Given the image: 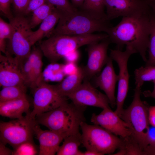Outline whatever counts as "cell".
I'll return each mask as SVG.
<instances>
[{"instance_id": "6da1fadb", "label": "cell", "mask_w": 155, "mask_h": 155, "mask_svg": "<svg viewBox=\"0 0 155 155\" xmlns=\"http://www.w3.org/2000/svg\"><path fill=\"white\" fill-rule=\"evenodd\" d=\"M152 12L141 16L123 17L118 24L110 27L106 33L111 42L116 44L117 49L121 50L125 45L131 47L146 62Z\"/></svg>"}, {"instance_id": "7a4b0ae2", "label": "cell", "mask_w": 155, "mask_h": 155, "mask_svg": "<svg viewBox=\"0 0 155 155\" xmlns=\"http://www.w3.org/2000/svg\"><path fill=\"white\" fill-rule=\"evenodd\" d=\"M86 106L68 102L36 118L39 124L60 135L64 139L79 132L81 124L85 121L84 112Z\"/></svg>"}, {"instance_id": "3957f363", "label": "cell", "mask_w": 155, "mask_h": 155, "mask_svg": "<svg viewBox=\"0 0 155 155\" xmlns=\"http://www.w3.org/2000/svg\"><path fill=\"white\" fill-rule=\"evenodd\" d=\"M59 11V19L52 35H83L96 32L106 33L112 26L106 18L87 11L81 9L71 12Z\"/></svg>"}, {"instance_id": "277c9868", "label": "cell", "mask_w": 155, "mask_h": 155, "mask_svg": "<svg viewBox=\"0 0 155 155\" xmlns=\"http://www.w3.org/2000/svg\"><path fill=\"white\" fill-rule=\"evenodd\" d=\"M108 37L106 33L77 35L53 34L46 40L40 41L39 47L49 61L54 63L82 46L99 42Z\"/></svg>"}, {"instance_id": "5b68a950", "label": "cell", "mask_w": 155, "mask_h": 155, "mask_svg": "<svg viewBox=\"0 0 155 155\" xmlns=\"http://www.w3.org/2000/svg\"><path fill=\"white\" fill-rule=\"evenodd\" d=\"M141 87L136 86L133 101L129 106L123 110L119 117L128 125L131 136L144 151L147 146L146 135L150 125L148 110L150 106L140 98Z\"/></svg>"}, {"instance_id": "8992f818", "label": "cell", "mask_w": 155, "mask_h": 155, "mask_svg": "<svg viewBox=\"0 0 155 155\" xmlns=\"http://www.w3.org/2000/svg\"><path fill=\"white\" fill-rule=\"evenodd\" d=\"M80 127L82 143L86 150L96 152L101 155L112 154L122 143V138H119L99 125H89L84 121Z\"/></svg>"}, {"instance_id": "52a82bcc", "label": "cell", "mask_w": 155, "mask_h": 155, "mask_svg": "<svg viewBox=\"0 0 155 155\" xmlns=\"http://www.w3.org/2000/svg\"><path fill=\"white\" fill-rule=\"evenodd\" d=\"M21 118L0 123V141L5 145L8 144L13 149L22 144L34 142V127L36 118H30L29 113Z\"/></svg>"}, {"instance_id": "ba28073f", "label": "cell", "mask_w": 155, "mask_h": 155, "mask_svg": "<svg viewBox=\"0 0 155 155\" xmlns=\"http://www.w3.org/2000/svg\"><path fill=\"white\" fill-rule=\"evenodd\" d=\"M9 21L12 33L7 45L6 51L14 55L20 63L31 53L32 46L30 38L33 31L29 20L23 16L16 15Z\"/></svg>"}, {"instance_id": "9c48e42d", "label": "cell", "mask_w": 155, "mask_h": 155, "mask_svg": "<svg viewBox=\"0 0 155 155\" xmlns=\"http://www.w3.org/2000/svg\"><path fill=\"white\" fill-rule=\"evenodd\" d=\"M32 110L29 115L32 119L53 110L68 102V98L61 95L55 85L42 81L34 89Z\"/></svg>"}, {"instance_id": "30bf717a", "label": "cell", "mask_w": 155, "mask_h": 155, "mask_svg": "<svg viewBox=\"0 0 155 155\" xmlns=\"http://www.w3.org/2000/svg\"><path fill=\"white\" fill-rule=\"evenodd\" d=\"M135 53L136 51L129 46H126L124 51L118 49L110 50V57L117 63L119 69L117 107L115 111L119 116L123 110L124 102L129 89L130 75L127 68L128 61L130 56Z\"/></svg>"}, {"instance_id": "8fae6325", "label": "cell", "mask_w": 155, "mask_h": 155, "mask_svg": "<svg viewBox=\"0 0 155 155\" xmlns=\"http://www.w3.org/2000/svg\"><path fill=\"white\" fill-rule=\"evenodd\" d=\"M107 19L120 16L131 17L149 14L153 9L148 0H104Z\"/></svg>"}, {"instance_id": "7c38bea8", "label": "cell", "mask_w": 155, "mask_h": 155, "mask_svg": "<svg viewBox=\"0 0 155 155\" xmlns=\"http://www.w3.org/2000/svg\"><path fill=\"white\" fill-rule=\"evenodd\" d=\"M67 98L80 106H93L102 109L110 108L109 101L106 95L96 89L89 80L86 79Z\"/></svg>"}, {"instance_id": "4fadbf2b", "label": "cell", "mask_w": 155, "mask_h": 155, "mask_svg": "<svg viewBox=\"0 0 155 155\" xmlns=\"http://www.w3.org/2000/svg\"><path fill=\"white\" fill-rule=\"evenodd\" d=\"M110 42L108 37L99 42L88 45V60L86 65L83 67L84 79L90 80L94 78L106 64L109 58L107 52Z\"/></svg>"}, {"instance_id": "5bb4252c", "label": "cell", "mask_w": 155, "mask_h": 155, "mask_svg": "<svg viewBox=\"0 0 155 155\" xmlns=\"http://www.w3.org/2000/svg\"><path fill=\"white\" fill-rule=\"evenodd\" d=\"M91 121L121 137L125 138L131 135L127 124L110 108L103 109L98 115L93 113Z\"/></svg>"}, {"instance_id": "9a60e30c", "label": "cell", "mask_w": 155, "mask_h": 155, "mask_svg": "<svg viewBox=\"0 0 155 155\" xmlns=\"http://www.w3.org/2000/svg\"><path fill=\"white\" fill-rule=\"evenodd\" d=\"M0 86L2 87L15 86H26L24 84L20 62L7 51L5 55L0 52Z\"/></svg>"}, {"instance_id": "2e32d148", "label": "cell", "mask_w": 155, "mask_h": 155, "mask_svg": "<svg viewBox=\"0 0 155 155\" xmlns=\"http://www.w3.org/2000/svg\"><path fill=\"white\" fill-rule=\"evenodd\" d=\"M113 60L110 57L102 71L94 78L95 86L104 92L109 100L110 104L114 107L116 105L115 90L118 77L115 73Z\"/></svg>"}, {"instance_id": "e0dca14e", "label": "cell", "mask_w": 155, "mask_h": 155, "mask_svg": "<svg viewBox=\"0 0 155 155\" xmlns=\"http://www.w3.org/2000/svg\"><path fill=\"white\" fill-rule=\"evenodd\" d=\"M34 129V135L39 143L38 154L54 155L56 154L64 138L50 130H42L37 122Z\"/></svg>"}, {"instance_id": "ac0fdd59", "label": "cell", "mask_w": 155, "mask_h": 155, "mask_svg": "<svg viewBox=\"0 0 155 155\" xmlns=\"http://www.w3.org/2000/svg\"><path fill=\"white\" fill-rule=\"evenodd\" d=\"M30 103L27 97L0 102V114L3 117L17 119L23 117L24 113L30 112Z\"/></svg>"}, {"instance_id": "d6986e66", "label": "cell", "mask_w": 155, "mask_h": 155, "mask_svg": "<svg viewBox=\"0 0 155 155\" xmlns=\"http://www.w3.org/2000/svg\"><path fill=\"white\" fill-rule=\"evenodd\" d=\"M60 16L59 10L56 7L52 12L40 24L39 28L33 31L30 38L32 46L44 37L48 38L52 34L55 27L58 23Z\"/></svg>"}, {"instance_id": "ffe728a7", "label": "cell", "mask_w": 155, "mask_h": 155, "mask_svg": "<svg viewBox=\"0 0 155 155\" xmlns=\"http://www.w3.org/2000/svg\"><path fill=\"white\" fill-rule=\"evenodd\" d=\"M84 79L83 67H79L74 72L68 75L61 82L55 86L61 95L67 98L68 95L78 88Z\"/></svg>"}, {"instance_id": "44dd1931", "label": "cell", "mask_w": 155, "mask_h": 155, "mask_svg": "<svg viewBox=\"0 0 155 155\" xmlns=\"http://www.w3.org/2000/svg\"><path fill=\"white\" fill-rule=\"evenodd\" d=\"M43 55L39 47L33 49L29 55L32 61V78L30 87L33 89L42 81Z\"/></svg>"}, {"instance_id": "7402d4cb", "label": "cell", "mask_w": 155, "mask_h": 155, "mask_svg": "<svg viewBox=\"0 0 155 155\" xmlns=\"http://www.w3.org/2000/svg\"><path fill=\"white\" fill-rule=\"evenodd\" d=\"M82 143L81 134L80 132L65 137L59 146L57 155H83L79 150Z\"/></svg>"}, {"instance_id": "603a6c76", "label": "cell", "mask_w": 155, "mask_h": 155, "mask_svg": "<svg viewBox=\"0 0 155 155\" xmlns=\"http://www.w3.org/2000/svg\"><path fill=\"white\" fill-rule=\"evenodd\" d=\"M27 87L15 86L3 87L0 92V102H4L27 97Z\"/></svg>"}, {"instance_id": "cb8c5ba5", "label": "cell", "mask_w": 155, "mask_h": 155, "mask_svg": "<svg viewBox=\"0 0 155 155\" xmlns=\"http://www.w3.org/2000/svg\"><path fill=\"white\" fill-rule=\"evenodd\" d=\"M55 7L46 2L44 4L34 10L29 20L30 24L32 29L35 28L46 18L54 10Z\"/></svg>"}, {"instance_id": "d4e9b609", "label": "cell", "mask_w": 155, "mask_h": 155, "mask_svg": "<svg viewBox=\"0 0 155 155\" xmlns=\"http://www.w3.org/2000/svg\"><path fill=\"white\" fill-rule=\"evenodd\" d=\"M136 86L141 87L145 81L155 80V65L142 66L134 71Z\"/></svg>"}, {"instance_id": "484cf974", "label": "cell", "mask_w": 155, "mask_h": 155, "mask_svg": "<svg viewBox=\"0 0 155 155\" xmlns=\"http://www.w3.org/2000/svg\"><path fill=\"white\" fill-rule=\"evenodd\" d=\"M122 139L123 142L119 150L113 155H144L143 152L131 136Z\"/></svg>"}, {"instance_id": "4316f807", "label": "cell", "mask_w": 155, "mask_h": 155, "mask_svg": "<svg viewBox=\"0 0 155 155\" xmlns=\"http://www.w3.org/2000/svg\"><path fill=\"white\" fill-rule=\"evenodd\" d=\"M104 0H84L81 10L94 14L107 19L104 11Z\"/></svg>"}, {"instance_id": "83f0119b", "label": "cell", "mask_w": 155, "mask_h": 155, "mask_svg": "<svg viewBox=\"0 0 155 155\" xmlns=\"http://www.w3.org/2000/svg\"><path fill=\"white\" fill-rule=\"evenodd\" d=\"M150 28L148 49V59L146 66L155 65V12L150 16Z\"/></svg>"}, {"instance_id": "f1b7e54d", "label": "cell", "mask_w": 155, "mask_h": 155, "mask_svg": "<svg viewBox=\"0 0 155 155\" xmlns=\"http://www.w3.org/2000/svg\"><path fill=\"white\" fill-rule=\"evenodd\" d=\"M12 28L11 24L0 18V51L5 54L6 52L7 44L6 39L11 38Z\"/></svg>"}, {"instance_id": "f546056e", "label": "cell", "mask_w": 155, "mask_h": 155, "mask_svg": "<svg viewBox=\"0 0 155 155\" xmlns=\"http://www.w3.org/2000/svg\"><path fill=\"white\" fill-rule=\"evenodd\" d=\"M20 65L25 84L27 87H30L32 78V61L29 56L20 63Z\"/></svg>"}, {"instance_id": "4dcf8cb0", "label": "cell", "mask_w": 155, "mask_h": 155, "mask_svg": "<svg viewBox=\"0 0 155 155\" xmlns=\"http://www.w3.org/2000/svg\"><path fill=\"white\" fill-rule=\"evenodd\" d=\"M34 142H27L22 144L13 150V155H34L38 152Z\"/></svg>"}, {"instance_id": "1f68e13d", "label": "cell", "mask_w": 155, "mask_h": 155, "mask_svg": "<svg viewBox=\"0 0 155 155\" xmlns=\"http://www.w3.org/2000/svg\"><path fill=\"white\" fill-rule=\"evenodd\" d=\"M46 2L63 12H71L78 10L69 0H46Z\"/></svg>"}, {"instance_id": "d6a6232c", "label": "cell", "mask_w": 155, "mask_h": 155, "mask_svg": "<svg viewBox=\"0 0 155 155\" xmlns=\"http://www.w3.org/2000/svg\"><path fill=\"white\" fill-rule=\"evenodd\" d=\"M147 146L144 151V155H147L150 151L155 149V127L150 125L146 135Z\"/></svg>"}, {"instance_id": "836d02e7", "label": "cell", "mask_w": 155, "mask_h": 155, "mask_svg": "<svg viewBox=\"0 0 155 155\" xmlns=\"http://www.w3.org/2000/svg\"><path fill=\"white\" fill-rule=\"evenodd\" d=\"M12 0H0V10L9 20L13 16L10 9V5Z\"/></svg>"}, {"instance_id": "e575fe53", "label": "cell", "mask_w": 155, "mask_h": 155, "mask_svg": "<svg viewBox=\"0 0 155 155\" xmlns=\"http://www.w3.org/2000/svg\"><path fill=\"white\" fill-rule=\"evenodd\" d=\"M46 0H29L23 14L26 15L44 4Z\"/></svg>"}, {"instance_id": "d590c367", "label": "cell", "mask_w": 155, "mask_h": 155, "mask_svg": "<svg viewBox=\"0 0 155 155\" xmlns=\"http://www.w3.org/2000/svg\"><path fill=\"white\" fill-rule=\"evenodd\" d=\"M29 0H12L15 12L16 15L23 16L24 13Z\"/></svg>"}, {"instance_id": "8d00e7d4", "label": "cell", "mask_w": 155, "mask_h": 155, "mask_svg": "<svg viewBox=\"0 0 155 155\" xmlns=\"http://www.w3.org/2000/svg\"><path fill=\"white\" fill-rule=\"evenodd\" d=\"M148 120L150 125L155 127V105L149 106Z\"/></svg>"}, {"instance_id": "74e56055", "label": "cell", "mask_w": 155, "mask_h": 155, "mask_svg": "<svg viewBox=\"0 0 155 155\" xmlns=\"http://www.w3.org/2000/svg\"><path fill=\"white\" fill-rule=\"evenodd\" d=\"M79 53L78 50L70 52L66 55L64 58L69 62H73L78 58L79 56Z\"/></svg>"}, {"instance_id": "f35d334b", "label": "cell", "mask_w": 155, "mask_h": 155, "mask_svg": "<svg viewBox=\"0 0 155 155\" xmlns=\"http://www.w3.org/2000/svg\"><path fill=\"white\" fill-rule=\"evenodd\" d=\"M13 150L6 146V145L0 142V155H11L13 154Z\"/></svg>"}, {"instance_id": "ab89813d", "label": "cell", "mask_w": 155, "mask_h": 155, "mask_svg": "<svg viewBox=\"0 0 155 155\" xmlns=\"http://www.w3.org/2000/svg\"><path fill=\"white\" fill-rule=\"evenodd\" d=\"M154 84V88L152 92L149 90L143 92L144 96L146 97H151L155 99V80L153 81Z\"/></svg>"}, {"instance_id": "60d3db41", "label": "cell", "mask_w": 155, "mask_h": 155, "mask_svg": "<svg viewBox=\"0 0 155 155\" xmlns=\"http://www.w3.org/2000/svg\"><path fill=\"white\" fill-rule=\"evenodd\" d=\"M72 4L77 8V7H80L83 4L84 0H71Z\"/></svg>"}, {"instance_id": "b9f144b4", "label": "cell", "mask_w": 155, "mask_h": 155, "mask_svg": "<svg viewBox=\"0 0 155 155\" xmlns=\"http://www.w3.org/2000/svg\"><path fill=\"white\" fill-rule=\"evenodd\" d=\"M83 155H101V154L94 151L86 150L85 152H83Z\"/></svg>"}, {"instance_id": "7bdbcfd3", "label": "cell", "mask_w": 155, "mask_h": 155, "mask_svg": "<svg viewBox=\"0 0 155 155\" xmlns=\"http://www.w3.org/2000/svg\"><path fill=\"white\" fill-rule=\"evenodd\" d=\"M148 1L152 9L155 11V0H148Z\"/></svg>"}, {"instance_id": "ee69618b", "label": "cell", "mask_w": 155, "mask_h": 155, "mask_svg": "<svg viewBox=\"0 0 155 155\" xmlns=\"http://www.w3.org/2000/svg\"><path fill=\"white\" fill-rule=\"evenodd\" d=\"M147 155H155V149L149 152Z\"/></svg>"}]
</instances>
